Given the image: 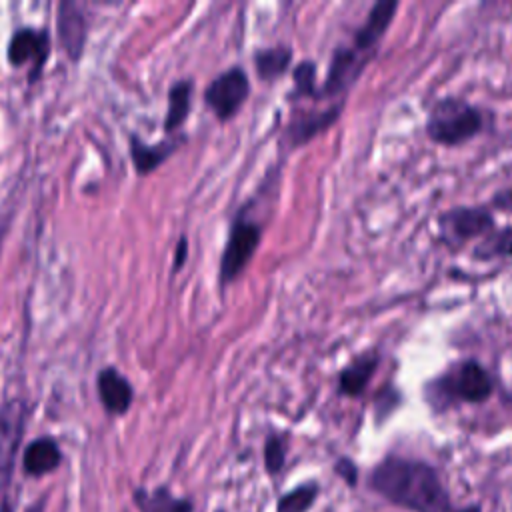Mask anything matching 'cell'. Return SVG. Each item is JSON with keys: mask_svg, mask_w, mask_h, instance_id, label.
<instances>
[{"mask_svg": "<svg viewBox=\"0 0 512 512\" xmlns=\"http://www.w3.org/2000/svg\"><path fill=\"white\" fill-rule=\"evenodd\" d=\"M372 486L388 500L416 512H446L448 494L436 472L422 464L388 458L376 466Z\"/></svg>", "mask_w": 512, "mask_h": 512, "instance_id": "1", "label": "cell"}, {"mask_svg": "<svg viewBox=\"0 0 512 512\" xmlns=\"http://www.w3.org/2000/svg\"><path fill=\"white\" fill-rule=\"evenodd\" d=\"M482 128L480 112L464 100L444 98L440 100L428 116V136L440 144H460L476 136Z\"/></svg>", "mask_w": 512, "mask_h": 512, "instance_id": "2", "label": "cell"}, {"mask_svg": "<svg viewBox=\"0 0 512 512\" xmlns=\"http://www.w3.org/2000/svg\"><path fill=\"white\" fill-rule=\"evenodd\" d=\"M262 236V226L248 218V214L242 210L230 228L222 258H220V282L222 286L238 278V274L246 268L252 254L256 252Z\"/></svg>", "mask_w": 512, "mask_h": 512, "instance_id": "3", "label": "cell"}, {"mask_svg": "<svg viewBox=\"0 0 512 512\" xmlns=\"http://www.w3.org/2000/svg\"><path fill=\"white\" fill-rule=\"evenodd\" d=\"M26 426V402L8 400L0 408V500L12 478L16 456Z\"/></svg>", "mask_w": 512, "mask_h": 512, "instance_id": "4", "label": "cell"}, {"mask_svg": "<svg viewBox=\"0 0 512 512\" xmlns=\"http://www.w3.org/2000/svg\"><path fill=\"white\" fill-rule=\"evenodd\" d=\"M250 94V82L242 68L232 66L218 74L204 90V100L220 120H228Z\"/></svg>", "mask_w": 512, "mask_h": 512, "instance_id": "5", "label": "cell"}, {"mask_svg": "<svg viewBox=\"0 0 512 512\" xmlns=\"http://www.w3.org/2000/svg\"><path fill=\"white\" fill-rule=\"evenodd\" d=\"M50 52V36L46 30L38 28H20L12 34L8 44V60L14 66H22L32 60V72L30 78H36V74L42 70L46 58Z\"/></svg>", "mask_w": 512, "mask_h": 512, "instance_id": "6", "label": "cell"}, {"mask_svg": "<svg viewBox=\"0 0 512 512\" xmlns=\"http://www.w3.org/2000/svg\"><path fill=\"white\" fill-rule=\"evenodd\" d=\"M58 36L70 58H80L86 42V14L78 2L58 4Z\"/></svg>", "mask_w": 512, "mask_h": 512, "instance_id": "7", "label": "cell"}, {"mask_svg": "<svg viewBox=\"0 0 512 512\" xmlns=\"http://www.w3.org/2000/svg\"><path fill=\"white\" fill-rule=\"evenodd\" d=\"M98 396L110 414H124L134 398V388L116 368H102L96 376Z\"/></svg>", "mask_w": 512, "mask_h": 512, "instance_id": "8", "label": "cell"}, {"mask_svg": "<svg viewBox=\"0 0 512 512\" xmlns=\"http://www.w3.org/2000/svg\"><path fill=\"white\" fill-rule=\"evenodd\" d=\"M450 390L468 400V402H480L490 396L492 392V380L490 374L474 360H466L460 364L456 374L450 378Z\"/></svg>", "mask_w": 512, "mask_h": 512, "instance_id": "9", "label": "cell"}, {"mask_svg": "<svg viewBox=\"0 0 512 512\" xmlns=\"http://www.w3.org/2000/svg\"><path fill=\"white\" fill-rule=\"evenodd\" d=\"M492 228V216L484 208H456L442 216V230L456 240H468Z\"/></svg>", "mask_w": 512, "mask_h": 512, "instance_id": "10", "label": "cell"}, {"mask_svg": "<svg viewBox=\"0 0 512 512\" xmlns=\"http://www.w3.org/2000/svg\"><path fill=\"white\" fill-rule=\"evenodd\" d=\"M60 460H62V454L56 440L50 436H42L32 440L26 446L22 466L28 476H44L54 468H58Z\"/></svg>", "mask_w": 512, "mask_h": 512, "instance_id": "11", "label": "cell"}, {"mask_svg": "<svg viewBox=\"0 0 512 512\" xmlns=\"http://www.w3.org/2000/svg\"><path fill=\"white\" fill-rule=\"evenodd\" d=\"M396 8H398V2H394V0L376 2L374 8L368 14V20L356 32L354 50H368V48H372L382 38V34L386 32L388 24L392 22V16H394Z\"/></svg>", "mask_w": 512, "mask_h": 512, "instance_id": "12", "label": "cell"}, {"mask_svg": "<svg viewBox=\"0 0 512 512\" xmlns=\"http://www.w3.org/2000/svg\"><path fill=\"white\" fill-rule=\"evenodd\" d=\"M362 68V60H358L356 50L352 48H338L332 56V64L324 82V94H338L356 78Z\"/></svg>", "mask_w": 512, "mask_h": 512, "instance_id": "13", "label": "cell"}, {"mask_svg": "<svg viewBox=\"0 0 512 512\" xmlns=\"http://www.w3.org/2000/svg\"><path fill=\"white\" fill-rule=\"evenodd\" d=\"M182 142V138H170V140H162L158 144H144L138 136L130 138V154L134 160V166L140 174H146L154 168H158Z\"/></svg>", "mask_w": 512, "mask_h": 512, "instance_id": "14", "label": "cell"}, {"mask_svg": "<svg viewBox=\"0 0 512 512\" xmlns=\"http://www.w3.org/2000/svg\"><path fill=\"white\" fill-rule=\"evenodd\" d=\"M134 502L140 512H192L194 506L188 498H176L166 486L152 492L138 488L134 490Z\"/></svg>", "mask_w": 512, "mask_h": 512, "instance_id": "15", "label": "cell"}, {"mask_svg": "<svg viewBox=\"0 0 512 512\" xmlns=\"http://www.w3.org/2000/svg\"><path fill=\"white\" fill-rule=\"evenodd\" d=\"M338 116V106L324 110V112H308L298 118H294L286 130V136L290 138L292 144H302L316 136L320 130L328 128Z\"/></svg>", "mask_w": 512, "mask_h": 512, "instance_id": "16", "label": "cell"}, {"mask_svg": "<svg viewBox=\"0 0 512 512\" xmlns=\"http://www.w3.org/2000/svg\"><path fill=\"white\" fill-rule=\"evenodd\" d=\"M376 364H378V358L370 352L352 360L340 374V390L348 396L360 394L364 390V386L368 384V380L372 378Z\"/></svg>", "mask_w": 512, "mask_h": 512, "instance_id": "17", "label": "cell"}, {"mask_svg": "<svg viewBox=\"0 0 512 512\" xmlns=\"http://www.w3.org/2000/svg\"><path fill=\"white\" fill-rule=\"evenodd\" d=\"M192 100V82L190 80H178L168 90V112L164 118L166 130H176L188 116Z\"/></svg>", "mask_w": 512, "mask_h": 512, "instance_id": "18", "label": "cell"}, {"mask_svg": "<svg viewBox=\"0 0 512 512\" xmlns=\"http://www.w3.org/2000/svg\"><path fill=\"white\" fill-rule=\"evenodd\" d=\"M290 60H292V50L284 44L262 48L254 54L256 72L264 80H272V78L280 76L288 68Z\"/></svg>", "mask_w": 512, "mask_h": 512, "instance_id": "19", "label": "cell"}, {"mask_svg": "<svg viewBox=\"0 0 512 512\" xmlns=\"http://www.w3.org/2000/svg\"><path fill=\"white\" fill-rule=\"evenodd\" d=\"M316 494H318V486L314 482L302 484L278 500L276 512H306L316 500Z\"/></svg>", "mask_w": 512, "mask_h": 512, "instance_id": "20", "label": "cell"}, {"mask_svg": "<svg viewBox=\"0 0 512 512\" xmlns=\"http://www.w3.org/2000/svg\"><path fill=\"white\" fill-rule=\"evenodd\" d=\"M502 254H512V228L492 234L488 240H484L476 248L478 258H492V256H502Z\"/></svg>", "mask_w": 512, "mask_h": 512, "instance_id": "21", "label": "cell"}, {"mask_svg": "<svg viewBox=\"0 0 512 512\" xmlns=\"http://www.w3.org/2000/svg\"><path fill=\"white\" fill-rule=\"evenodd\" d=\"M286 460V444L280 436H270L264 444V464L270 474H278Z\"/></svg>", "mask_w": 512, "mask_h": 512, "instance_id": "22", "label": "cell"}, {"mask_svg": "<svg viewBox=\"0 0 512 512\" xmlns=\"http://www.w3.org/2000/svg\"><path fill=\"white\" fill-rule=\"evenodd\" d=\"M314 78H316V66L310 60H304L294 70V86L298 94H310L314 92Z\"/></svg>", "mask_w": 512, "mask_h": 512, "instance_id": "23", "label": "cell"}, {"mask_svg": "<svg viewBox=\"0 0 512 512\" xmlns=\"http://www.w3.org/2000/svg\"><path fill=\"white\" fill-rule=\"evenodd\" d=\"M336 472H338L342 478H346L348 484H354V482H356V468H354V464H352L350 460L342 458V460L336 464Z\"/></svg>", "mask_w": 512, "mask_h": 512, "instance_id": "24", "label": "cell"}, {"mask_svg": "<svg viewBox=\"0 0 512 512\" xmlns=\"http://www.w3.org/2000/svg\"><path fill=\"white\" fill-rule=\"evenodd\" d=\"M186 248H188V240L182 236L180 242H178V248H176V260H174V268H178L184 260H186Z\"/></svg>", "mask_w": 512, "mask_h": 512, "instance_id": "25", "label": "cell"}, {"mask_svg": "<svg viewBox=\"0 0 512 512\" xmlns=\"http://www.w3.org/2000/svg\"><path fill=\"white\" fill-rule=\"evenodd\" d=\"M26 512H44V498H40V500H36Z\"/></svg>", "mask_w": 512, "mask_h": 512, "instance_id": "26", "label": "cell"}, {"mask_svg": "<svg viewBox=\"0 0 512 512\" xmlns=\"http://www.w3.org/2000/svg\"><path fill=\"white\" fill-rule=\"evenodd\" d=\"M0 512H12V506H10V502L4 498L2 500V504H0Z\"/></svg>", "mask_w": 512, "mask_h": 512, "instance_id": "27", "label": "cell"}, {"mask_svg": "<svg viewBox=\"0 0 512 512\" xmlns=\"http://www.w3.org/2000/svg\"><path fill=\"white\" fill-rule=\"evenodd\" d=\"M462 512H478V508H468V510H462Z\"/></svg>", "mask_w": 512, "mask_h": 512, "instance_id": "28", "label": "cell"}]
</instances>
